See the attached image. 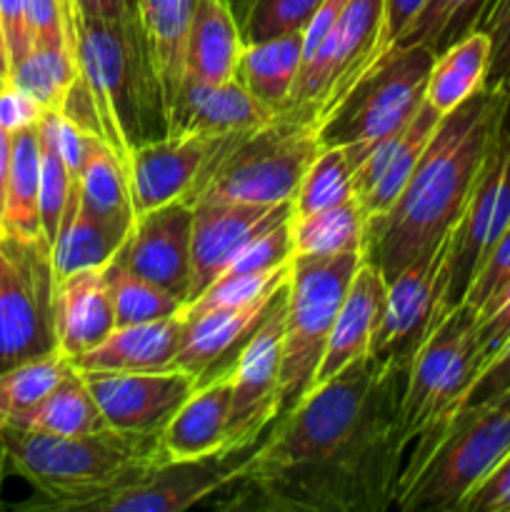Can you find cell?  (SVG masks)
<instances>
[{
    "instance_id": "obj_24",
    "label": "cell",
    "mask_w": 510,
    "mask_h": 512,
    "mask_svg": "<svg viewBox=\"0 0 510 512\" xmlns=\"http://www.w3.org/2000/svg\"><path fill=\"white\" fill-rule=\"evenodd\" d=\"M183 313L150 323L120 325L100 345L73 358L80 373H158L173 370L183 338Z\"/></svg>"
},
{
    "instance_id": "obj_47",
    "label": "cell",
    "mask_w": 510,
    "mask_h": 512,
    "mask_svg": "<svg viewBox=\"0 0 510 512\" xmlns=\"http://www.w3.org/2000/svg\"><path fill=\"white\" fill-rule=\"evenodd\" d=\"M510 338V283L478 313V345L483 365Z\"/></svg>"
},
{
    "instance_id": "obj_48",
    "label": "cell",
    "mask_w": 510,
    "mask_h": 512,
    "mask_svg": "<svg viewBox=\"0 0 510 512\" xmlns=\"http://www.w3.org/2000/svg\"><path fill=\"white\" fill-rule=\"evenodd\" d=\"M503 393H510V338L505 340L503 348H500L498 353L483 365L478 378H475L473 385H470L460 410H468L473 408V405L485 403V400H493Z\"/></svg>"
},
{
    "instance_id": "obj_29",
    "label": "cell",
    "mask_w": 510,
    "mask_h": 512,
    "mask_svg": "<svg viewBox=\"0 0 510 512\" xmlns=\"http://www.w3.org/2000/svg\"><path fill=\"white\" fill-rule=\"evenodd\" d=\"M123 240L125 235L115 233L113 228L85 213L83 205H80L78 180H73L63 218H60L58 235L50 245L55 280L68 278L78 270L105 268L115 258Z\"/></svg>"
},
{
    "instance_id": "obj_40",
    "label": "cell",
    "mask_w": 510,
    "mask_h": 512,
    "mask_svg": "<svg viewBox=\"0 0 510 512\" xmlns=\"http://www.w3.org/2000/svg\"><path fill=\"white\" fill-rule=\"evenodd\" d=\"M105 275H108L110 295H113L115 305V328L173 318V315L183 313L185 303L178 295L168 293L160 285L130 273V270H125L115 260L105 265Z\"/></svg>"
},
{
    "instance_id": "obj_18",
    "label": "cell",
    "mask_w": 510,
    "mask_h": 512,
    "mask_svg": "<svg viewBox=\"0 0 510 512\" xmlns=\"http://www.w3.org/2000/svg\"><path fill=\"white\" fill-rule=\"evenodd\" d=\"M193 205L183 198L135 215L115 263L188 303Z\"/></svg>"
},
{
    "instance_id": "obj_31",
    "label": "cell",
    "mask_w": 510,
    "mask_h": 512,
    "mask_svg": "<svg viewBox=\"0 0 510 512\" xmlns=\"http://www.w3.org/2000/svg\"><path fill=\"white\" fill-rule=\"evenodd\" d=\"M3 233L18 238H45L40 225V135L38 123L13 133L8 183H5Z\"/></svg>"
},
{
    "instance_id": "obj_55",
    "label": "cell",
    "mask_w": 510,
    "mask_h": 512,
    "mask_svg": "<svg viewBox=\"0 0 510 512\" xmlns=\"http://www.w3.org/2000/svg\"><path fill=\"white\" fill-rule=\"evenodd\" d=\"M5 468H8V460H5V445H3V438H0V490H3Z\"/></svg>"
},
{
    "instance_id": "obj_33",
    "label": "cell",
    "mask_w": 510,
    "mask_h": 512,
    "mask_svg": "<svg viewBox=\"0 0 510 512\" xmlns=\"http://www.w3.org/2000/svg\"><path fill=\"white\" fill-rule=\"evenodd\" d=\"M78 195L85 213L128 238L135 223L128 170L105 143H98L78 175Z\"/></svg>"
},
{
    "instance_id": "obj_50",
    "label": "cell",
    "mask_w": 510,
    "mask_h": 512,
    "mask_svg": "<svg viewBox=\"0 0 510 512\" xmlns=\"http://www.w3.org/2000/svg\"><path fill=\"white\" fill-rule=\"evenodd\" d=\"M43 113L45 110L30 95L15 88L13 83L0 88V128L15 133V130L38 123Z\"/></svg>"
},
{
    "instance_id": "obj_56",
    "label": "cell",
    "mask_w": 510,
    "mask_h": 512,
    "mask_svg": "<svg viewBox=\"0 0 510 512\" xmlns=\"http://www.w3.org/2000/svg\"><path fill=\"white\" fill-rule=\"evenodd\" d=\"M0 235H3V225H0Z\"/></svg>"
},
{
    "instance_id": "obj_25",
    "label": "cell",
    "mask_w": 510,
    "mask_h": 512,
    "mask_svg": "<svg viewBox=\"0 0 510 512\" xmlns=\"http://www.w3.org/2000/svg\"><path fill=\"white\" fill-rule=\"evenodd\" d=\"M230 395H233V373H220L205 380L190 393L168 420L160 433L165 463L198 460L223 453L228 440Z\"/></svg>"
},
{
    "instance_id": "obj_8",
    "label": "cell",
    "mask_w": 510,
    "mask_h": 512,
    "mask_svg": "<svg viewBox=\"0 0 510 512\" xmlns=\"http://www.w3.org/2000/svg\"><path fill=\"white\" fill-rule=\"evenodd\" d=\"M433 63L435 53L425 45L390 48L320 118V145L343 148L355 173L375 143L400 133L415 118L425 103Z\"/></svg>"
},
{
    "instance_id": "obj_17",
    "label": "cell",
    "mask_w": 510,
    "mask_h": 512,
    "mask_svg": "<svg viewBox=\"0 0 510 512\" xmlns=\"http://www.w3.org/2000/svg\"><path fill=\"white\" fill-rule=\"evenodd\" d=\"M105 423L120 433H163L198 383L185 370L83 373Z\"/></svg>"
},
{
    "instance_id": "obj_4",
    "label": "cell",
    "mask_w": 510,
    "mask_h": 512,
    "mask_svg": "<svg viewBox=\"0 0 510 512\" xmlns=\"http://www.w3.org/2000/svg\"><path fill=\"white\" fill-rule=\"evenodd\" d=\"M78 80L93 103L100 140L128 168L135 145L153 140L148 123L165 120L158 80L138 13L128 20L85 18L73 10Z\"/></svg>"
},
{
    "instance_id": "obj_16",
    "label": "cell",
    "mask_w": 510,
    "mask_h": 512,
    "mask_svg": "<svg viewBox=\"0 0 510 512\" xmlns=\"http://www.w3.org/2000/svg\"><path fill=\"white\" fill-rule=\"evenodd\" d=\"M293 213V200L278 205L193 203V233H190V290L188 303L203 295L223 275L230 260L258 233ZM185 303V305H188Z\"/></svg>"
},
{
    "instance_id": "obj_1",
    "label": "cell",
    "mask_w": 510,
    "mask_h": 512,
    "mask_svg": "<svg viewBox=\"0 0 510 512\" xmlns=\"http://www.w3.org/2000/svg\"><path fill=\"white\" fill-rule=\"evenodd\" d=\"M410 365L370 355L315 385L275 420L220 510L385 512L408 458L400 405Z\"/></svg>"
},
{
    "instance_id": "obj_14",
    "label": "cell",
    "mask_w": 510,
    "mask_h": 512,
    "mask_svg": "<svg viewBox=\"0 0 510 512\" xmlns=\"http://www.w3.org/2000/svg\"><path fill=\"white\" fill-rule=\"evenodd\" d=\"M453 233V230H450ZM450 238V235H448ZM448 238L430 253L420 255L388 283L383 318L370 340L368 355L380 365H410L415 350L445 315L443 265Z\"/></svg>"
},
{
    "instance_id": "obj_5",
    "label": "cell",
    "mask_w": 510,
    "mask_h": 512,
    "mask_svg": "<svg viewBox=\"0 0 510 512\" xmlns=\"http://www.w3.org/2000/svg\"><path fill=\"white\" fill-rule=\"evenodd\" d=\"M320 148L318 123L275 113L260 128L223 135L183 200L190 205L288 203Z\"/></svg>"
},
{
    "instance_id": "obj_10",
    "label": "cell",
    "mask_w": 510,
    "mask_h": 512,
    "mask_svg": "<svg viewBox=\"0 0 510 512\" xmlns=\"http://www.w3.org/2000/svg\"><path fill=\"white\" fill-rule=\"evenodd\" d=\"M55 285L48 240L0 235V373L60 353Z\"/></svg>"
},
{
    "instance_id": "obj_13",
    "label": "cell",
    "mask_w": 510,
    "mask_h": 512,
    "mask_svg": "<svg viewBox=\"0 0 510 512\" xmlns=\"http://www.w3.org/2000/svg\"><path fill=\"white\" fill-rule=\"evenodd\" d=\"M288 285L253 338L240 348L233 368V395H230L228 440L225 450L248 448L258 443L270 425L278 420L280 363H283V328Z\"/></svg>"
},
{
    "instance_id": "obj_38",
    "label": "cell",
    "mask_w": 510,
    "mask_h": 512,
    "mask_svg": "<svg viewBox=\"0 0 510 512\" xmlns=\"http://www.w3.org/2000/svg\"><path fill=\"white\" fill-rule=\"evenodd\" d=\"M73 368L63 353L28 360L0 373V430L28 415Z\"/></svg>"
},
{
    "instance_id": "obj_6",
    "label": "cell",
    "mask_w": 510,
    "mask_h": 512,
    "mask_svg": "<svg viewBox=\"0 0 510 512\" xmlns=\"http://www.w3.org/2000/svg\"><path fill=\"white\" fill-rule=\"evenodd\" d=\"M480 370L483 355L478 345V313L460 303L433 325L410 363L400 405L403 435L408 443L405 470L413 468L428 453L440 430L460 410Z\"/></svg>"
},
{
    "instance_id": "obj_23",
    "label": "cell",
    "mask_w": 510,
    "mask_h": 512,
    "mask_svg": "<svg viewBox=\"0 0 510 512\" xmlns=\"http://www.w3.org/2000/svg\"><path fill=\"white\" fill-rule=\"evenodd\" d=\"M115 330V305L105 268H88L55 285V333L68 360L88 353Z\"/></svg>"
},
{
    "instance_id": "obj_52",
    "label": "cell",
    "mask_w": 510,
    "mask_h": 512,
    "mask_svg": "<svg viewBox=\"0 0 510 512\" xmlns=\"http://www.w3.org/2000/svg\"><path fill=\"white\" fill-rule=\"evenodd\" d=\"M75 8L85 18L113 20V23L133 18L138 13L133 0H75Z\"/></svg>"
},
{
    "instance_id": "obj_21",
    "label": "cell",
    "mask_w": 510,
    "mask_h": 512,
    "mask_svg": "<svg viewBox=\"0 0 510 512\" xmlns=\"http://www.w3.org/2000/svg\"><path fill=\"white\" fill-rule=\"evenodd\" d=\"M440 118L443 115L433 105L423 103L415 118L400 133L375 143L360 158L353 173V183L355 195H358L368 218L385 213L400 198L415 165L423 158L430 138L438 130Z\"/></svg>"
},
{
    "instance_id": "obj_27",
    "label": "cell",
    "mask_w": 510,
    "mask_h": 512,
    "mask_svg": "<svg viewBox=\"0 0 510 512\" xmlns=\"http://www.w3.org/2000/svg\"><path fill=\"white\" fill-rule=\"evenodd\" d=\"M243 38L225 0H195L185 40V80L225 83L235 78Z\"/></svg>"
},
{
    "instance_id": "obj_9",
    "label": "cell",
    "mask_w": 510,
    "mask_h": 512,
    "mask_svg": "<svg viewBox=\"0 0 510 512\" xmlns=\"http://www.w3.org/2000/svg\"><path fill=\"white\" fill-rule=\"evenodd\" d=\"M363 260V253L293 258L285 298L278 418L288 415L313 390L330 330Z\"/></svg>"
},
{
    "instance_id": "obj_28",
    "label": "cell",
    "mask_w": 510,
    "mask_h": 512,
    "mask_svg": "<svg viewBox=\"0 0 510 512\" xmlns=\"http://www.w3.org/2000/svg\"><path fill=\"white\" fill-rule=\"evenodd\" d=\"M193 8L195 0H135L165 113L185 80V40Z\"/></svg>"
},
{
    "instance_id": "obj_39",
    "label": "cell",
    "mask_w": 510,
    "mask_h": 512,
    "mask_svg": "<svg viewBox=\"0 0 510 512\" xmlns=\"http://www.w3.org/2000/svg\"><path fill=\"white\" fill-rule=\"evenodd\" d=\"M243 45L305 33L323 0H225Z\"/></svg>"
},
{
    "instance_id": "obj_34",
    "label": "cell",
    "mask_w": 510,
    "mask_h": 512,
    "mask_svg": "<svg viewBox=\"0 0 510 512\" xmlns=\"http://www.w3.org/2000/svg\"><path fill=\"white\" fill-rule=\"evenodd\" d=\"M10 428L48 435H88L108 430L110 425L105 423L98 403L90 395L83 373L70 368L68 375Z\"/></svg>"
},
{
    "instance_id": "obj_30",
    "label": "cell",
    "mask_w": 510,
    "mask_h": 512,
    "mask_svg": "<svg viewBox=\"0 0 510 512\" xmlns=\"http://www.w3.org/2000/svg\"><path fill=\"white\" fill-rule=\"evenodd\" d=\"M303 68V33L243 45L235 78L245 85L255 100L280 113Z\"/></svg>"
},
{
    "instance_id": "obj_51",
    "label": "cell",
    "mask_w": 510,
    "mask_h": 512,
    "mask_svg": "<svg viewBox=\"0 0 510 512\" xmlns=\"http://www.w3.org/2000/svg\"><path fill=\"white\" fill-rule=\"evenodd\" d=\"M0 20H3L5 38H8L10 60L15 65L33 48L28 18H25V0H0Z\"/></svg>"
},
{
    "instance_id": "obj_54",
    "label": "cell",
    "mask_w": 510,
    "mask_h": 512,
    "mask_svg": "<svg viewBox=\"0 0 510 512\" xmlns=\"http://www.w3.org/2000/svg\"><path fill=\"white\" fill-rule=\"evenodd\" d=\"M10 75H13V60H10L8 38H5L3 20H0V88L10 85Z\"/></svg>"
},
{
    "instance_id": "obj_35",
    "label": "cell",
    "mask_w": 510,
    "mask_h": 512,
    "mask_svg": "<svg viewBox=\"0 0 510 512\" xmlns=\"http://www.w3.org/2000/svg\"><path fill=\"white\" fill-rule=\"evenodd\" d=\"M365 223H368V215H365L358 195L308 215L290 213L293 253L313 255V258L363 253Z\"/></svg>"
},
{
    "instance_id": "obj_32",
    "label": "cell",
    "mask_w": 510,
    "mask_h": 512,
    "mask_svg": "<svg viewBox=\"0 0 510 512\" xmlns=\"http://www.w3.org/2000/svg\"><path fill=\"white\" fill-rule=\"evenodd\" d=\"M490 63V38L483 30H473L450 45L445 53L435 55L425 85V103L433 105L440 115H448L465 100L485 88Z\"/></svg>"
},
{
    "instance_id": "obj_57",
    "label": "cell",
    "mask_w": 510,
    "mask_h": 512,
    "mask_svg": "<svg viewBox=\"0 0 510 512\" xmlns=\"http://www.w3.org/2000/svg\"><path fill=\"white\" fill-rule=\"evenodd\" d=\"M133 3H135V0H133Z\"/></svg>"
},
{
    "instance_id": "obj_3",
    "label": "cell",
    "mask_w": 510,
    "mask_h": 512,
    "mask_svg": "<svg viewBox=\"0 0 510 512\" xmlns=\"http://www.w3.org/2000/svg\"><path fill=\"white\" fill-rule=\"evenodd\" d=\"M5 460L35 493L33 510L90 512L95 503L148 478L165 463L160 433L100 430L88 435H48L3 428Z\"/></svg>"
},
{
    "instance_id": "obj_11",
    "label": "cell",
    "mask_w": 510,
    "mask_h": 512,
    "mask_svg": "<svg viewBox=\"0 0 510 512\" xmlns=\"http://www.w3.org/2000/svg\"><path fill=\"white\" fill-rule=\"evenodd\" d=\"M510 228V100L495 128L463 215L448 238L443 265V310L465 300L475 273L500 235Z\"/></svg>"
},
{
    "instance_id": "obj_2",
    "label": "cell",
    "mask_w": 510,
    "mask_h": 512,
    "mask_svg": "<svg viewBox=\"0 0 510 512\" xmlns=\"http://www.w3.org/2000/svg\"><path fill=\"white\" fill-rule=\"evenodd\" d=\"M510 90L483 88L440 118L400 198L365 223L363 258L393 280L458 225Z\"/></svg>"
},
{
    "instance_id": "obj_45",
    "label": "cell",
    "mask_w": 510,
    "mask_h": 512,
    "mask_svg": "<svg viewBox=\"0 0 510 512\" xmlns=\"http://www.w3.org/2000/svg\"><path fill=\"white\" fill-rule=\"evenodd\" d=\"M510 283V228L505 230L498 238V243L490 248V253L485 255L483 265L475 273L473 283H470L468 293H465V305L480 313L505 285Z\"/></svg>"
},
{
    "instance_id": "obj_22",
    "label": "cell",
    "mask_w": 510,
    "mask_h": 512,
    "mask_svg": "<svg viewBox=\"0 0 510 512\" xmlns=\"http://www.w3.org/2000/svg\"><path fill=\"white\" fill-rule=\"evenodd\" d=\"M275 113L245 90L238 78L225 83L183 80L173 105L165 113V135H230L260 128Z\"/></svg>"
},
{
    "instance_id": "obj_7",
    "label": "cell",
    "mask_w": 510,
    "mask_h": 512,
    "mask_svg": "<svg viewBox=\"0 0 510 512\" xmlns=\"http://www.w3.org/2000/svg\"><path fill=\"white\" fill-rule=\"evenodd\" d=\"M508 453L510 393H503L450 418L428 453L400 478L395 510L455 512Z\"/></svg>"
},
{
    "instance_id": "obj_43",
    "label": "cell",
    "mask_w": 510,
    "mask_h": 512,
    "mask_svg": "<svg viewBox=\"0 0 510 512\" xmlns=\"http://www.w3.org/2000/svg\"><path fill=\"white\" fill-rule=\"evenodd\" d=\"M295 258L293 253V233H290V215L278 220L275 225L265 228L263 233L255 235L223 270L218 280L235 278V275H253L268 273V270L280 268Z\"/></svg>"
},
{
    "instance_id": "obj_36",
    "label": "cell",
    "mask_w": 510,
    "mask_h": 512,
    "mask_svg": "<svg viewBox=\"0 0 510 512\" xmlns=\"http://www.w3.org/2000/svg\"><path fill=\"white\" fill-rule=\"evenodd\" d=\"M78 80V63L68 45L35 43L13 65L10 83L35 100L43 110H60Z\"/></svg>"
},
{
    "instance_id": "obj_37",
    "label": "cell",
    "mask_w": 510,
    "mask_h": 512,
    "mask_svg": "<svg viewBox=\"0 0 510 512\" xmlns=\"http://www.w3.org/2000/svg\"><path fill=\"white\" fill-rule=\"evenodd\" d=\"M488 3L490 0H425L420 13L410 20L393 48L425 45L435 55L445 53L450 45L478 30Z\"/></svg>"
},
{
    "instance_id": "obj_20",
    "label": "cell",
    "mask_w": 510,
    "mask_h": 512,
    "mask_svg": "<svg viewBox=\"0 0 510 512\" xmlns=\"http://www.w3.org/2000/svg\"><path fill=\"white\" fill-rule=\"evenodd\" d=\"M285 285H280L273 293L250 300V303L213 308L198 315H188V318L183 315L185 328L173 368L193 375L198 385L215 378V375L228 373L238 358L240 348L253 338V333L260 328V323L270 313Z\"/></svg>"
},
{
    "instance_id": "obj_46",
    "label": "cell",
    "mask_w": 510,
    "mask_h": 512,
    "mask_svg": "<svg viewBox=\"0 0 510 512\" xmlns=\"http://www.w3.org/2000/svg\"><path fill=\"white\" fill-rule=\"evenodd\" d=\"M455 512H510V453L470 488Z\"/></svg>"
},
{
    "instance_id": "obj_15",
    "label": "cell",
    "mask_w": 510,
    "mask_h": 512,
    "mask_svg": "<svg viewBox=\"0 0 510 512\" xmlns=\"http://www.w3.org/2000/svg\"><path fill=\"white\" fill-rule=\"evenodd\" d=\"M260 443L263 438L248 448L163 463L140 483L95 503L90 512H183L195 505H208L215 495L243 478Z\"/></svg>"
},
{
    "instance_id": "obj_49",
    "label": "cell",
    "mask_w": 510,
    "mask_h": 512,
    "mask_svg": "<svg viewBox=\"0 0 510 512\" xmlns=\"http://www.w3.org/2000/svg\"><path fill=\"white\" fill-rule=\"evenodd\" d=\"M423 5H425V0H385L383 28H380L378 45H375L373 63H378V60L383 58L390 48H393L395 40H398L400 33L408 28L410 20L420 13V8H423Z\"/></svg>"
},
{
    "instance_id": "obj_41",
    "label": "cell",
    "mask_w": 510,
    "mask_h": 512,
    "mask_svg": "<svg viewBox=\"0 0 510 512\" xmlns=\"http://www.w3.org/2000/svg\"><path fill=\"white\" fill-rule=\"evenodd\" d=\"M355 198L353 165L343 148H320L293 195V215H308Z\"/></svg>"
},
{
    "instance_id": "obj_42",
    "label": "cell",
    "mask_w": 510,
    "mask_h": 512,
    "mask_svg": "<svg viewBox=\"0 0 510 512\" xmlns=\"http://www.w3.org/2000/svg\"><path fill=\"white\" fill-rule=\"evenodd\" d=\"M38 135H40V225H43L45 240L53 245L75 178L70 175L68 165L63 163L53 138H50L48 130L40 125V120H38Z\"/></svg>"
},
{
    "instance_id": "obj_12",
    "label": "cell",
    "mask_w": 510,
    "mask_h": 512,
    "mask_svg": "<svg viewBox=\"0 0 510 512\" xmlns=\"http://www.w3.org/2000/svg\"><path fill=\"white\" fill-rule=\"evenodd\" d=\"M385 0H348L313 55L303 60L290 98L280 113L320 123L350 85L370 68L383 28Z\"/></svg>"
},
{
    "instance_id": "obj_44",
    "label": "cell",
    "mask_w": 510,
    "mask_h": 512,
    "mask_svg": "<svg viewBox=\"0 0 510 512\" xmlns=\"http://www.w3.org/2000/svg\"><path fill=\"white\" fill-rule=\"evenodd\" d=\"M478 30L490 38V63L485 88L510 90V0H490Z\"/></svg>"
},
{
    "instance_id": "obj_26",
    "label": "cell",
    "mask_w": 510,
    "mask_h": 512,
    "mask_svg": "<svg viewBox=\"0 0 510 512\" xmlns=\"http://www.w3.org/2000/svg\"><path fill=\"white\" fill-rule=\"evenodd\" d=\"M385 298H388V280L383 278L378 268L363 260L353 283H350L343 305H340L333 330H330L313 388L335 378L350 363L368 355L370 340H373V333L383 318Z\"/></svg>"
},
{
    "instance_id": "obj_53",
    "label": "cell",
    "mask_w": 510,
    "mask_h": 512,
    "mask_svg": "<svg viewBox=\"0 0 510 512\" xmlns=\"http://www.w3.org/2000/svg\"><path fill=\"white\" fill-rule=\"evenodd\" d=\"M10 153H13V133L0 128V213H3L5 200V183H8V168H10Z\"/></svg>"
},
{
    "instance_id": "obj_19",
    "label": "cell",
    "mask_w": 510,
    "mask_h": 512,
    "mask_svg": "<svg viewBox=\"0 0 510 512\" xmlns=\"http://www.w3.org/2000/svg\"><path fill=\"white\" fill-rule=\"evenodd\" d=\"M223 138V135H220ZM215 135H163L135 145L128 160V185L135 215L183 198L218 148Z\"/></svg>"
}]
</instances>
